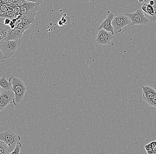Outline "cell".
Instances as JSON below:
<instances>
[{
  "mask_svg": "<svg viewBox=\"0 0 156 154\" xmlns=\"http://www.w3.org/2000/svg\"><path fill=\"white\" fill-rule=\"evenodd\" d=\"M9 81L13 85L12 91L14 92L15 95L13 105H18L24 99L27 91L26 86L22 80L16 77H11Z\"/></svg>",
  "mask_w": 156,
  "mask_h": 154,
  "instance_id": "6da1fadb",
  "label": "cell"
},
{
  "mask_svg": "<svg viewBox=\"0 0 156 154\" xmlns=\"http://www.w3.org/2000/svg\"><path fill=\"white\" fill-rule=\"evenodd\" d=\"M40 4L26 1L24 5L20 7L21 13L28 17V21L31 24H35V16L37 12L41 9Z\"/></svg>",
  "mask_w": 156,
  "mask_h": 154,
  "instance_id": "7a4b0ae2",
  "label": "cell"
},
{
  "mask_svg": "<svg viewBox=\"0 0 156 154\" xmlns=\"http://www.w3.org/2000/svg\"><path fill=\"white\" fill-rule=\"evenodd\" d=\"M20 44L21 41L20 39L17 40H8L1 43L0 48L6 58L7 59L14 56Z\"/></svg>",
  "mask_w": 156,
  "mask_h": 154,
  "instance_id": "3957f363",
  "label": "cell"
},
{
  "mask_svg": "<svg viewBox=\"0 0 156 154\" xmlns=\"http://www.w3.org/2000/svg\"><path fill=\"white\" fill-rule=\"evenodd\" d=\"M20 139L21 137L11 129L0 133V140L5 142L8 146L10 153L13 151L16 145Z\"/></svg>",
  "mask_w": 156,
  "mask_h": 154,
  "instance_id": "277c9868",
  "label": "cell"
},
{
  "mask_svg": "<svg viewBox=\"0 0 156 154\" xmlns=\"http://www.w3.org/2000/svg\"><path fill=\"white\" fill-rule=\"evenodd\" d=\"M141 9L150 22H156V0H145Z\"/></svg>",
  "mask_w": 156,
  "mask_h": 154,
  "instance_id": "5b68a950",
  "label": "cell"
},
{
  "mask_svg": "<svg viewBox=\"0 0 156 154\" xmlns=\"http://www.w3.org/2000/svg\"><path fill=\"white\" fill-rule=\"evenodd\" d=\"M129 18L126 14L119 13L116 14L113 18L112 25L115 34L121 33L124 27L130 24Z\"/></svg>",
  "mask_w": 156,
  "mask_h": 154,
  "instance_id": "8992f818",
  "label": "cell"
},
{
  "mask_svg": "<svg viewBox=\"0 0 156 154\" xmlns=\"http://www.w3.org/2000/svg\"><path fill=\"white\" fill-rule=\"evenodd\" d=\"M125 14L131 20V23L129 24L130 26L146 25L150 21L149 19L143 13L141 9H137L135 12L126 13Z\"/></svg>",
  "mask_w": 156,
  "mask_h": 154,
  "instance_id": "52a82bcc",
  "label": "cell"
},
{
  "mask_svg": "<svg viewBox=\"0 0 156 154\" xmlns=\"http://www.w3.org/2000/svg\"><path fill=\"white\" fill-rule=\"evenodd\" d=\"M114 38V34L111 32H109L104 29L99 30L96 37V42L98 44L101 45H110L113 46L114 43L113 40Z\"/></svg>",
  "mask_w": 156,
  "mask_h": 154,
  "instance_id": "ba28073f",
  "label": "cell"
},
{
  "mask_svg": "<svg viewBox=\"0 0 156 154\" xmlns=\"http://www.w3.org/2000/svg\"><path fill=\"white\" fill-rule=\"evenodd\" d=\"M15 95L12 91L3 89L0 95V112L10 104L13 103Z\"/></svg>",
  "mask_w": 156,
  "mask_h": 154,
  "instance_id": "9c48e42d",
  "label": "cell"
},
{
  "mask_svg": "<svg viewBox=\"0 0 156 154\" xmlns=\"http://www.w3.org/2000/svg\"><path fill=\"white\" fill-rule=\"evenodd\" d=\"M115 15V14L112 13L110 11L107 12V17L105 18V20L102 21L101 24L99 25L98 28V30L104 29L107 31L111 32L112 34H114L115 33L114 28L112 25V21Z\"/></svg>",
  "mask_w": 156,
  "mask_h": 154,
  "instance_id": "30bf717a",
  "label": "cell"
},
{
  "mask_svg": "<svg viewBox=\"0 0 156 154\" xmlns=\"http://www.w3.org/2000/svg\"><path fill=\"white\" fill-rule=\"evenodd\" d=\"M142 90L143 99L147 103L156 94V90L150 86H142Z\"/></svg>",
  "mask_w": 156,
  "mask_h": 154,
  "instance_id": "8fae6325",
  "label": "cell"
},
{
  "mask_svg": "<svg viewBox=\"0 0 156 154\" xmlns=\"http://www.w3.org/2000/svg\"><path fill=\"white\" fill-rule=\"evenodd\" d=\"M24 30H20L16 27L13 29H10L7 35L5 41L8 40H17L22 38L24 32Z\"/></svg>",
  "mask_w": 156,
  "mask_h": 154,
  "instance_id": "7c38bea8",
  "label": "cell"
},
{
  "mask_svg": "<svg viewBox=\"0 0 156 154\" xmlns=\"http://www.w3.org/2000/svg\"><path fill=\"white\" fill-rule=\"evenodd\" d=\"M10 29L9 25H5L4 23L0 24V44L5 41Z\"/></svg>",
  "mask_w": 156,
  "mask_h": 154,
  "instance_id": "4fadbf2b",
  "label": "cell"
},
{
  "mask_svg": "<svg viewBox=\"0 0 156 154\" xmlns=\"http://www.w3.org/2000/svg\"><path fill=\"white\" fill-rule=\"evenodd\" d=\"M0 86L3 89L12 91L13 85L9 81H8L6 79L5 77L4 76L0 78Z\"/></svg>",
  "mask_w": 156,
  "mask_h": 154,
  "instance_id": "5bb4252c",
  "label": "cell"
},
{
  "mask_svg": "<svg viewBox=\"0 0 156 154\" xmlns=\"http://www.w3.org/2000/svg\"><path fill=\"white\" fill-rule=\"evenodd\" d=\"M10 154L8 146L5 142L0 140V154Z\"/></svg>",
  "mask_w": 156,
  "mask_h": 154,
  "instance_id": "9a60e30c",
  "label": "cell"
},
{
  "mask_svg": "<svg viewBox=\"0 0 156 154\" xmlns=\"http://www.w3.org/2000/svg\"><path fill=\"white\" fill-rule=\"evenodd\" d=\"M17 15V14L14 13L12 11L9 10L3 14H0V17L4 18H8L12 20L13 18H16Z\"/></svg>",
  "mask_w": 156,
  "mask_h": 154,
  "instance_id": "2e32d148",
  "label": "cell"
},
{
  "mask_svg": "<svg viewBox=\"0 0 156 154\" xmlns=\"http://www.w3.org/2000/svg\"><path fill=\"white\" fill-rule=\"evenodd\" d=\"M32 25V24H30L28 21L24 20V21H23L18 24L16 27L19 30L25 31L27 29H29V27Z\"/></svg>",
  "mask_w": 156,
  "mask_h": 154,
  "instance_id": "e0dca14e",
  "label": "cell"
},
{
  "mask_svg": "<svg viewBox=\"0 0 156 154\" xmlns=\"http://www.w3.org/2000/svg\"><path fill=\"white\" fill-rule=\"evenodd\" d=\"M22 147V144L21 143L19 142H17V144L16 145L14 150L10 153V154H19L20 153Z\"/></svg>",
  "mask_w": 156,
  "mask_h": 154,
  "instance_id": "ac0fdd59",
  "label": "cell"
},
{
  "mask_svg": "<svg viewBox=\"0 0 156 154\" xmlns=\"http://www.w3.org/2000/svg\"><path fill=\"white\" fill-rule=\"evenodd\" d=\"M9 10L7 5L2 4H0V14H3Z\"/></svg>",
  "mask_w": 156,
  "mask_h": 154,
  "instance_id": "d6986e66",
  "label": "cell"
},
{
  "mask_svg": "<svg viewBox=\"0 0 156 154\" xmlns=\"http://www.w3.org/2000/svg\"><path fill=\"white\" fill-rule=\"evenodd\" d=\"M147 104L152 106L154 109H156V94L153 96V98L147 103Z\"/></svg>",
  "mask_w": 156,
  "mask_h": 154,
  "instance_id": "ffe728a7",
  "label": "cell"
},
{
  "mask_svg": "<svg viewBox=\"0 0 156 154\" xmlns=\"http://www.w3.org/2000/svg\"><path fill=\"white\" fill-rule=\"evenodd\" d=\"M145 149L148 154H154V150L152 148V145L151 143L147 144L145 146Z\"/></svg>",
  "mask_w": 156,
  "mask_h": 154,
  "instance_id": "44dd1931",
  "label": "cell"
},
{
  "mask_svg": "<svg viewBox=\"0 0 156 154\" xmlns=\"http://www.w3.org/2000/svg\"><path fill=\"white\" fill-rule=\"evenodd\" d=\"M8 7L9 10L12 11L15 14H18L21 13L20 7L18 6H16L14 8H12L10 7L9 6H8Z\"/></svg>",
  "mask_w": 156,
  "mask_h": 154,
  "instance_id": "7402d4cb",
  "label": "cell"
},
{
  "mask_svg": "<svg viewBox=\"0 0 156 154\" xmlns=\"http://www.w3.org/2000/svg\"><path fill=\"white\" fill-rule=\"evenodd\" d=\"M68 16H67V14H66V16H64L63 15V16L61 17V20L63 21V23H64V25H67V24H68L70 22V17H68V19H67V17H68Z\"/></svg>",
  "mask_w": 156,
  "mask_h": 154,
  "instance_id": "603a6c76",
  "label": "cell"
},
{
  "mask_svg": "<svg viewBox=\"0 0 156 154\" xmlns=\"http://www.w3.org/2000/svg\"><path fill=\"white\" fill-rule=\"evenodd\" d=\"M6 58L5 56L4 55L2 51L0 48V62H4Z\"/></svg>",
  "mask_w": 156,
  "mask_h": 154,
  "instance_id": "cb8c5ba5",
  "label": "cell"
},
{
  "mask_svg": "<svg viewBox=\"0 0 156 154\" xmlns=\"http://www.w3.org/2000/svg\"><path fill=\"white\" fill-rule=\"evenodd\" d=\"M25 1H28L29 2H33L37 3H39L40 4L42 3L44 0H25Z\"/></svg>",
  "mask_w": 156,
  "mask_h": 154,
  "instance_id": "d4e9b609",
  "label": "cell"
},
{
  "mask_svg": "<svg viewBox=\"0 0 156 154\" xmlns=\"http://www.w3.org/2000/svg\"><path fill=\"white\" fill-rule=\"evenodd\" d=\"M11 21V20H10V19H8V18H5L4 24L5 25H9Z\"/></svg>",
  "mask_w": 156,
  "mask_h": 154,
  "instance_id": "484cf974",
  "label": "cell"
},
{
  "mask_svg": "<svg viewBox=\"0 0 156 154\" xmlns=\"http://www.w3.org/2000/svg\"><path fill=\"white\" fill-rule=\"evenodd\" d=\"M9 26L11 29H14V28H15L16 27L15 24L14 23H13L12 20L11 21L10 23H9Z\"/></svg>",
  "mask_w": 156,
  "mask_h": 154,
  "instance_id": "4316f807",
  "label": "cell"
},
{
  "mask_svg": "<svg viewBox=\"0 0 156 154\" xmlns=\"http://www.w3.org/2000/svg\"><path fill=\"white\" fill-rule=\"evenodd\" d=\"M58 25H59V26H63L64 24V23H63V21L60 19V20H59L58 21Z\"/></svg>",
  "mask_w": 156,
  "mask_h": 154,
  "instance_id": "83f0119b",
  "label": "cell"
},
{
  "mask_svg": "<svg viewBox=\"0 0 156 154\" xmlns=\"http://www.w3.org/2000/svg\"><path fill=\"white\" fill-rule=\"evenodd\" d=\"M8 1H9V2H11L13 3H15L16 2V1L17 0H8Z\"/></svg>",
  "mask_w": 156,
  "mask_h": 154,
  "instance_id": "f1b7e54d",
  "label": "cell"
},
{
  "mask_svg": "<svg viewBox=\"0 0 156 154\" xmlns=\"http://www.w3.org/2000/svg\"><path fill=\"white\" fill-rule=\"evenodd\" d=\"M5 18H3V19H2V20H0V24H3L4 23V21Z\"/></svg>",
  "mask_w": 156,
  "mask_h": 154,
  "instance_id": "f546056e",
  "label": "cell"
},
{
  "mask_svg": "<svg viewBox=\"0 0 156 154\" xmlns=\"http://www.w3.org/2000/svg\"><path fill=\"white\" fill-rule=\"evenodd\" d=\"M87 2H94L95 1V0H85Z\"/></svg>",
  "mask_w": 156,
  "mask_h": 154,
  "instance_id": "4dcf8cb0",
  "label": "cell"
},
{
  "mask_svg": "<svg viewBox=\"0 0 156 154\" xmlns=\"http://www.w3.org/2000/svg\"><path fill=\"white\" fill-rule=\"evenodd\" d=\"M3 89L1 87V86H0V95L1 94V93H2V91Z\"/></svg>",
  "mask_w": 156,
  "mask_h": 154,
  "instance_id": "1f68e13d",
  "label": "cell"
},
{
  "mask_svg": "<svg viewBox=\"0 0 156 154\" xmlns=\"http://www.w3.org/2000/svg\"><path fill=\"white\" fill-rule=\"evenodd\" d=\"M143 1H144V0H139V2H143Z\"/></svg>",
  "mask_w": 156,
  "mask_h": 154,
  "instance_id": "d6a6232c",
  "label": "cell"
},
{
  "mask_svg": "<svg viewBox=\"0 0 156 154\" xmlns=\"http://www.w3.org/2000/svg\"><path fill=\"white\" fill-rule=\"evenodd\" d=\"M2 0H0V4H2Z\"/></svg>",
  "mask_w": 156,
  "mask_h": 154,
  "instance_id": "836d02e7",
  "label": "cell"
}]
</instances>
